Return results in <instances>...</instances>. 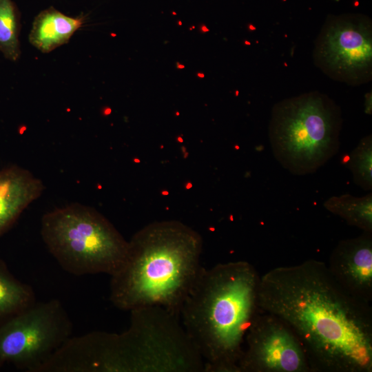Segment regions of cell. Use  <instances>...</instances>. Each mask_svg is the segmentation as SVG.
I'll list each match as a JSON object with an SVG mask.
<instances>
[{
  "mask_svg": "<svg viewBox=\"0 0 372 372\" xmlns=\"http://www.w3.org/2000/svg\"><path fill=\"white\" fill-rule=\"evenodd\" d=\"M185 68V66L183 64L180 63L179 62L176 63V68L177 69L182 70V69H184Z\"/></svg>",
  "mask_w": 372,
  "mask_h": 372,
  "instance_id": "19",
  "label": "cell"
},
{
  "mask_svg": "<svg viewBox=\"0 0 372 372\" xmlns=\"http://www.w3.org/2000/svg\"><path fill=\"white\" fill-rule=\"evenodd\" d=\"M36 301L32 287L17 279L6 262L0 258V321L21 311Z\"/></svg>",
  "mask_w": 372,
  "mask_h": 372,
  "instance_id": "13",
  "label": "cell"
},
{
  "mask_svg": "<svg viewBox=\"0 0 372 372\" xmlns=\"http://www.w3.org/2000/svg\"><path fill=\"white\" fill-rule=\"evenodd\" d=\"M331 213L343 218L352 226L372 232V193L361 197L349 194L331 196L324 203Z\"/></svg>",
  "mask_w": 372,
  "mask_h": 372,
  "instance_id": "14",
  "label": "cell"
},
{
  "mask_svg": "<svg viewBox=\"0 0 372 372\" xmlns=\"http://www.w3.org/2000/svg\"><path fill=\"white\" fill-rule=\"evenodd\" d=\"M47 249L65 271L76 276L115 273L125 261L127 241L95 209L79 203L57 208L41 218Z\"/></svg>",
  "mask_w": 372,
  "mask_h": 372,
  "instance_id": "5",
  "label": "cell"
},
{
  "mask_svg": "<svg viewBox=\"0 0 372 372\" xmlns=\"http://www.w3.org/2000/svg\"><path fill=\"white\" fill-rule=\"evenodd\" d=\"M178 24H179V25H182L181 21H179V22H178Z\"/></svg>",
  "mask_w": 372,
  "mask_h": 372,
  "instance_id": "22",
  "label": "cell"
},
{
  "mask_svg": "<svg viewBox=\"0 0 372 372\" xmlns=\"http://www.w3.org/2000/svg\"><path fill=\"white\" fill-rule=\"evenodd\" d=\"M352 173L353 182L366 191L372 189V137H363L357 146L341 159Z\"/></svg>",
  "mask_w": 372,
  "mask_h": 372,
  "instance_id": "16",
  "label": "cell"
},
{
  "mask_svg": "<svg viewBox=\"0 0 372 372\" xmlns=\"http://www.w3.org/2000/svg\"><path fill=\"white\" fill-rule=\"evenodd\" d=\"M260 276L246 261L202 267L180 310L205 372H239L245 340L259 310Z\"/></svg>",
  "mask_w": 372,
  "mask_h": 372,
  "instance_id": "2",
  "label": "cell"
},
{
  "mask_svg": "<svg viewBox=\"0 0 372 372\" xmlns=\"http://www.w3.org/2000/svg\"><path fill=\"white\" fill-rule=\"evenodd\" d=\"M258 304L293 331L312 372L372 371V309L314 259L260 276Z\"/></svg>",
  "mask_w": 372,
  "mask_h": 372,
  "instance_id": "1",
  "label": "cell"
},
{
  "mask_svg": "<svg viewBox=\"0 0 372 372\" xmlns=\"http://www.w3.org/2000/svg\"><path fill=\"white\" fill-rule=\"evenodd\" d=\"M327 268L336 282L355 298L372 300V232L340 240L332 251Z\"/></svg>",
  "mask_w": 372,
  "mask_h": 372,
  "instance_id": "10",
  "label": "cell"
},
{
  "mask_svg": "<svg viewBox=\"0 0 372 372\" xmlns=\"http://www.w3.org/2000/svg\"><path fill=\"white\" fill-rule=\"evenodd\" d=\"M85 17H68L53 7L42 10L35 17L29 41L43 53H49L67 43L84 23Z\"/></svg>",
  "mask_w": 372,
  "mask_h": 372,
  "instance_id": "12",
  "label": "cell"
},
{
  "mask_svg": "<svg viewBox=\"0 0 372 372\" xmlns=\"http://www.w3.org/2000/svg\"><path fill=\"white\" fill-rule=\"evenodd\" d=\"M42 181L17 165L0 169V238L43 193Z\"/></svg>",
  "mask_w": 372,
  "mask_h": 372,
  "instance_id": "11",
  "label": "cell"
},
{
  "mask_svg": "<svg viewBox=\"0 0 372 372\" xmlns=\"http://www.w3.org/2000/svg\"><path fill=\"white\" fill-rule=\"evenodd\" d=\"M73 324L61 302H35L0 321V369L10 364L37 372L72 334Z\"/></svg>",
  "mask_w": 372,
  "mask_h": 372,
  "instance_id": "7",
  "label": "cell"
},
{
  "mask_svg": "<svg viewBox=\"0 0 372 372\" xmlns=\"http://www.w3.org/2000/svg\"><path fill=\"white\" fill-rule=\"evenodd\" d=\"M130 314L128 329L111 333L114 372L204 371V361L178 314L159 306Z\"/></svg>",
  "mask_w": 372,
  "mask_h": 372,
  "instance_id": "6",
  "label": "cell"
},
{
  "mask_svg": "<svg viewBox=\"0 0 372 372\" xmlns=\"http://www.w3.org/2000/svg\"><path fill=\"white\" fill-rule=\"evenodd\" d=\"M238 368L239 372H312L293 331L260 308L245 336Z\"/></svg>",
  "mask_w": 372,
  "mask_h": 372,
  "instance_id": "9",
  "label": "cell"
},
{
  "mask_svg": "<svg viewBox=\"0 0 372 372\" xmlns=\"http://www.w3.org/2000/svg\"><path fill=\"white\" fill-rule=\"evenodd\" d=\"M245 43L249 45L250 44V43L247 42V41H245Z\"/></svg>",
  "mask_w": 372,
  "mask_h": 372,
  "instance_id": "23",
  "label": "cell"
},
{
  "mask_svg": "<svg viewBox=\"0 0 372 372\" xmlns=\"http://www.w3.org/2000/svg\"><path fill=\"white\" fill-rule=\"evenodd\" d=\"M342 118L340 106L317 91L276 103L269 139L276 160L291 174L316 172L339 151Z\"/></svg>",
  "mask_w": 372,
  "mask_h": 372,
  "instance_id": "4",
  "label": "cell"
},
{
  "mask_svg": "<svg viewBox=\"0 0 372 372\" xmlns=\"http://www.w3.org/2000/svg\"><path fill=\"white\" fill-rule=\"evenodd\" d=\"M21 14L16 3L12 0H0V52L11 61L21 56Z\"/></svg>",
  "mask_w": 372,
  "mask_h": 372,
  "instance_id": "15",
  "label": "cell"
},
{
  "mask_svg": "<svg viewBox=\"0 0 372 372\" xmlns=\"http://www.w3.org/2000/svg\"><path fill=\"white\" fill-rule=\"evenodd\" d=\"M197 76L199 77V78H204L205 75L202 72H198L197 73Z\"/></svg>",
  "mask_w": 372,
  "mask_h": 372,
  "instance_id": "20",
  "label": "cell"
},
{
  "mask_svg": "<svg viewBox=\"0 0 372 372\" xmlns=\"http://www.w3.org/2000/svg\"><path fill=\"white\" fill-rule=\"evenodd\" d=\"M200 235L176 220L155 222L128 241L111 276L110 300L118 309L159 306L178 314L202 268Z\"/></svg>",
  "mask_w": 372,
  "mask_h": 372,
  "instance_id": "3",
  "label": "cell"
},
{
  "mask_svg": "<svg viewBox=\"0 0 372 372\" xmlns=\"http://www.w3.org/2000/svg\"><path fill=\"white\" fill-rule=\"evenodd\" d=\"M200 30H201V32H203V33L207 32L209 31V28H207L206 27L205 25H203L201 26Z\"/></svg>",
  "mask_w": 372,
  "mask_h": 372,
  "instance_id": "18",
  "label": "cell"
},
{
  "mask_svg": "<svg viewBox=\"0 0 372 372\" xmlns=\"http://www.w3.org/2000/svg\"><path fill=\"white\" fill-rule=\"evenodd\" d=\"M314 64L333 80L349 85L372 79V23L365 15H329L318 36Z\"/></svg>",
  "mask_w": 372,
  "mask_h": 372,
  "instance_id": "8",
  "label": "cell"
},
{
  "mask_svg": "<svg viewBox=\"0 0 372 372\" xmlns=\"http://www.w3.org/2000/svg\"><path fill=\"white\" fill-rule=\"evenodd\" d=\"M249 28L250 29V30H255V28L252 25H250L249 26Z\"/></svg>",
  "mask_w": 372,
  "mask_h": 372,
  "instance_id": "21",
  "label": "cell"
},
{
  "mask_svg": "<svg viewBox=\"0 0 372 372\" xmlns=\"http://www.w3.org/2000/svg\"><path fill=\"white\" fill-rule=\"evenodd\" d=\"M364 112L368 114H371V92L365 96Z\"/></svg>",
  "mask_w": 372,
  "mask_h": 372,
  "instance_id": "17",
  "label": "cell"
}]
</instances>
